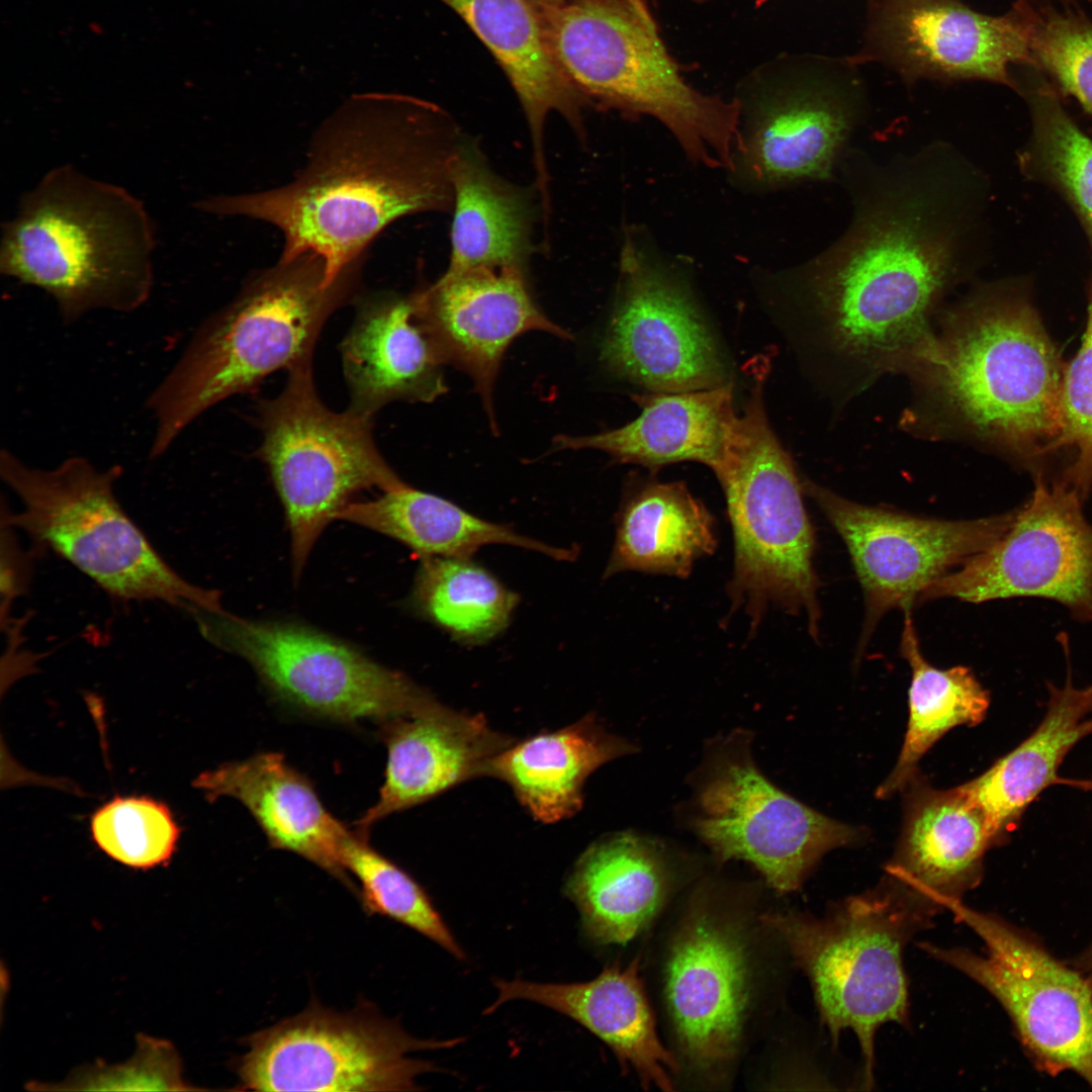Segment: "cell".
Masks as SVG:
<instances>
[{
	"instance_id": "obj_1",
	"label": "cell",
	"mask_w": 1092,
	"mask_h": 1092,
	"mask_svg": "<svg viewBox=\"0 0 1092 1092\" xmlns=\"http://www.w3.org/2000/svg\"><path fill=\"white\" fill-rule=\"evenodd\" d=\"M462 139L435 104L399 94L355 95L316 128L290 182L210 196L196 207L270 223L283 236L280 259L314 253L334 282L396 219L452 209L451 167Z\"/></svg>"
},
{
	"instance_id": "obj_2",
	"label": "cell",
	"mask_w": 1092,
	"mask_h": 1092,
	"mask_svg": "<svg viewBox=\"0 0 1092 1092\" xmlns=\"http://www.w3.org/2000/svg\"><path fill=\"white\" fill-rule=\"evenodd\" d=\"M1066 366L1025 284L986 287L945 310L927 357L909 374L907 430L966 440L1043 474L1060 450Z\"/></svg>"
},
{
	"instance_id": "obj_3",
	"label": "cell",
	"mask_w": 1092,
	"mask_h": 1092,
	"mask_svg": "<svg viewBox=\"0 0 1092 1092\" xmlns=\"http://www.w3.org/2000/svg\"><path fill=\"white\" fill-rule=\"evenodd\" d=\"M936 218L922 195L890 198L812 266L810 305L846 390L910 374L930 351L959 243L957 225Z\"/></svg>"
},
{
	"instance_id": "obj_4",
	"label": "cell",
	"mask_w": 1092,
	"mask_h": 1092,
	"mask_svg": "<svg viewBox=\"0 0 1092 1092\" xmlns=\"http://www.w3.org/2000/svg\"><path fill=\"white\" fill-rule=\"evenodd\" d=\"M362 262L335 282L328 280L325 261L311 252L279 258L249 276L235 298L203 322L149 395L146 407L155 421L150 458L163 456L216 403L311 359L328 318L359 296Z\"/></svg>"
},
{
	"instance_id": "obj_5",
	"label": "cell",
	"mask_w": 1092,
	"mask_h": 1092,
	"mask_svg": "<svg viewBox=\"0 0 1092 1092\" xmlns=\"http://www.w3.org/2000/svg\"><path fill=\"white\" fill-rule=\"evenodd\" d=\"M155 246L141 199L64 164L24 192L3 224L0 271L47 292L72 324L93 310L143 306L154 286Z\"/></svg>"
},
{
	"instance_id": "obj_6",
	"label": "cell",
	"mask_w": 1092,
	"mask_h": 1092,
	"mask_svg": "<svg viewBox=\"0 0 1092 1092\" xmlns=\"http://www.w3.org/2000/svg\"><path fill=\"white\" fill-rule=\"evenodd\" d=\"M538 10L555 62L587 102L650 115L693 161L733 168L738 98L703 94L686 82L646 0H566Z\"/></svg>"
},
{
	"instance_id": "obj_7",
	"label": "cell",
	"mask_w": 1092,
	"mask_h": 1092,
	"mask_svg": "<svg viewBox=\"0 0 1092 1092\" xmlns=\"http://www.w3.org/2000/svg\"><path fill=\"white\" fill-rule=\"evenodd\" d=\"M122 467L96 468L81 456L54 468L26 464L9 449L0 452V475L17 495V513L2 510L1 522L23 531L122 601H159L194 614L219 612L220 594L191 583L158 553L127 516L114 488Z\"/></svg>"
},
{
	"instance_id": "obj_8",
	"label": "cell",
	"mask_w": 1092,
	"mask_h": 1092,
	"mask_svg": "<svg viewBox=\"0 0 1092 1092\" xmlns=\"http://www.w3.org/2000/svg\"><path fill=\"white\" fill-rule=\"evenodd\" d=\"M940 908L908 889L878 890L843 900L823 917L775 913L763 922L783 939L808 977L832 1041L851 1029L862 1060V1085L875 1081L881 1025L909 1022L903 949Z\"/></svg>"
},
{
	"instance_id": "obj_9",
	"label": "cell",
	"mask_w": 1092,
	"mask_h": 1092,
	"mask_svg": "<svg viewBox=\"0 0 1092 1092\" xmlns=\"http://www.w3.org/2000/svg\"><path fill=\"white\" fill-rule=\"evenodd\" d=\"M764 374L760 369L743 414L732 419L713 469L733 533L734 569L728 588L733 606L744 608L753 627L774 605L806 614L816 638L820 608L815 535L802 497L803 482L767 421Z\"/></svg>"
},
{
	"instance_id": "obj_10",
	"label": "cell",
	"mask_w": 1092,
	"mask_h": 1092,
	"mask_svg": "<svg viewBox=\"0 0 1092 1092\" xmlns=\"http://www.w3.org/2000/svg\"><path fill=\"white\" fill-rule=\"evenodd\" d=\"M258 415L262 442L257 455L283 506L293 576L298 579L326 527L357 492L388 491L404 481L377 448L373 418L324 404L313 381L312 358L288 369L284 388L262 400Z\"/></svg>"
},
{
	"instance_id": "obj_11",
	"label": "cell",
	"mask_w": 1092,
	"mask_h": 1092,
	"mask_svg": "<svg viewBox=\"0 0 1092 1092\" xmlns=\"http://www.w3.org/2000/svg\"><path fill=\"white\" fill-rule=\"evenodd\" d=\"M193 617L204 639L244 658L276 701L301 715L379 724L442 706L403 673L309 626L250 620L224 610H200Z\"/></svg>"
},
{
	"instance_id": "obj_12",
	"label": "cell",
	"mask_w": 1092,
	"mask_h": 1092,
	"mask_svg": "<svg viewBox=\"0 0 1092 1092\" xmlns=\"http://www.w3.org/2000/svg\"><path fill=\"white\" fill-rule=\"evenodd\" d=\"M461 1037L420 1039L369 1002L336 1011L313 1001L300 1013L245 1040L237 1060L240 1090L413 1091L417 1078L436 1071L414 1052L452 1048Z\"/></svg>"
},
{
	"instance_id": "obj_13",
	"label": "cell",
	"mask_w": 1092,
	"mask_h": 1092,
	"mask_svg": "<svg viewBox=\"0 0 1092 1092\" xmlns=\"http://www.w3.org/2000/svg\"><path fill=\"white\" fill-rule=\"evenodd\" d=\"M984 942L985 953L930 942L918 946L962 972L1003 1006L1040 1068L1072 1071L1092 1087V983L993 914L961 899L940 903Z\"/></svg>"
},
{
	"instance_id": "obj_14",
	"label": "cell",
	"mask_w": 1092,
	"mask_h": 1092,
	"mask_svg": "<svg viewBox=\"0 0 1092 1092\" xmlns=\"http://www.w3.org/2000/svg\"><path fill=\"white\" fill-rule=\"evenodd\" d=\"M691 827L719 861L749 862L783 894L798 890L828 850L856 838L851 827L771 784L737 735L705 763Z\"/></svg>"
},
{
	"instance_id": "obj_15",
	"label": "cell",
	"mask_w": 1092,
	"mask_h": 1092,
	"mask_svg": "<svg viewBox=\"0 0 1092 1092\" xmlns=\"http://www.w3.org/2000/svg\"><path fill=\"white\" fill-rule=\"evenodd\" d=\"M854 67L783 55L755 68L737 97L746 121L733 169L760 187L827 178L851 121Z\"/></svg>"
},
{
	"instance_id": "obj_16",
	"label": "cell",
	"mask_w": 1092,
	"mask_h": 1092,
	"mask_svg": "<svg viewBox=\"0 0 1092 1092\" xmlns=\"http://www.w3.org/2000/svg\"><path fill=\"white\" fill-rule=\"evenodd\" d=\"M1083 506L1064 483L1035 477L1007 531L961 569L932 582L919 602L1039 598L1059 603L1078 622L1092 623V524Z\"/></svg>"
},
{
	"instance_id": "obj_17",
	"label": "cell",
	"mask_w": 1092,
	"mask_h": 1092,
	"mask_svg": "<svg viewBox=\"0 0 1092 1092\" xmlns=\"http://www.w3.org/2000/svg\"><path fill=\"white\" fill-rule=\"evenodd\" d=\"M803 488L844 541L861 584L859 649L887 612L911 610L932 582L992 546L1015 515L1013 510L975 520L928 519L856 504L808 479Z\"/></svg>"
},
{
	"instance_id": "obj_18",
	"label": "cell",
	"mask_w": 1092,
	"mask_h": 1092,
	"mask_svg": "<svg viewBox=\"0 0 1092 1092\" xmlns=\"http://www.w3.org/2000/svg\"><path fill=\"white\" fill-rule=\"evenodd\" d=\"M846 59L880 63L907 82L984 80L1019 91L1010 66L1034 68L1015 2L993 16L962 0H868L863 44Z\"/></svg>"
},
{
	"instance_id": "obj_19",
	"label": "cell",
	"mask_w": 1092,
	"mask_h": 1092,
	"mask_svg": "<svg viewBox=\"0 0 1092 1092\" xmlns=\"http://www.w3.org/2000/svg\"><path fill=\"white\" fill-rule=\"evenodd\" d=\"M617 301L601 343L616 375L652 392L727 384L716 343L686 288L632 241L621 253Z\"/></svg>"
},
{
	"instance_id": "obj_20",
	"label": "cell",
	"mask_w": 1092,
	"mask_h": 1092,
	"mask_svg": "<svg viewBox=\"0 0 1092 1092\" xmlns=\"http://www.w3.org/2000/svg\"><path fill=\"white\" fill-rule=\"evenodd\" d=\"M411 297L418 320L444 363L466 372L473 380L493 430V387L511 343L531 331L564 340L571 338L537 306L525 268L446 270L436 282Z\"/></svg>"
},
{
	"instance_id": "obj_21",
	"label": "cell",
	"mask_w": 1092,
	"mask_h": 1092,
	"mask_svg": "<svg viewBox=\"0 0 1092 1092\" xmlns=\"http://www.w3.org/2000/svg\"><path fill=\"white\" fill-rule=\"evenodd\" d=\"M748 987L739 932L706 911L690 915L671 942L664 991L680 1046L699 1068H718L734 1058Z\"/></svg>"
},
{
	"instance_id": "obj_22",
	"label": "cell",
	"mask_w": 1092,
	"mask_h": 1092,
	"mask_svg": "<svg viewBox=\"0 0 1092 1092\" xmlns=\"http://www.w3.org/2000/svg\"><path fill=\"white\" fill-rule=\"evenodd\" d=\"M379 726L387 759L378 799L356 821L355 831L365 836L387 816L472 778L486 777L490 760L513 743L481 715L444 705L424 715L383 721Z\"/></svg>"
},
{
	"instance_id": "obj_23",
	"label": "cell",
	"mask_w": 1092,
	"mask_h": 1092,
	"mask_svg": "<svg viewBox=\"0 0 1092 1092\" xmlns=\"http://www.w3.org/2000/svg\"><path fill=\"white\" fill-rule=\"evenodd\" d=\"M351 411L373 416L395 401L431 402L445 393L444 361L418 320L411 295H359L340 345Z\"/></svg>"
},
{
	"instance_id": "obj_24",
	"label": "cell",
	"mask_w": 1092,
	"mask_h": 1092,
	"mask_svg": "<svg viewBox=\"0 0 1092 1092\" xmlns=\"http://www.w3.org/2000/svg\"><path fill=\"white\" fill-rule=\"evenodd\" d=\"M194 786L208 800L228 796L240 801L271 847L305 858L358 896L342 860L352 831L328 811L310 782L281 753L261 752L224 763L203 772Z\"/></svg>"
},
{
	"instance_id": "obj_25",
	"label": "cell",
	"mask_w": 1092,
	"mask_h": 1092,
	"mask_svg": "<svg viewBox=\"0 0 1092 1092\" xmlns=\"http://www.w3.org/2000/svg\"><path fill=\"white\" fill-rule=\"evenodd\" d=\"M491 1013L512 1000H527L581 1024L602 1039L623 1067L631 1068L646 1088L673 1089L677 1065L656 1031L655 1019L639 977V959L626 968L606 967L595 979L579 983H537L497 980Z\"/></svg>"
},
{
	"instance_id": "obj_26",
	"label": "cell",
	"mask_w": 1092,
	"mask_h": 1092,
	"mask_svg": "<svg viewBox=\"0 0 1092 1092\" xmlns=\"http://www.w3.org/2000/svg\"><path fill=\"white\" fill-rule=\"evenodd\" d=\"M472 29L495 58L524 110L533 148L536 185L549 186L544 127L552 112L581 134L587 102L571 85L549 49L540 11L530 0H441Z\"/></svg>"
},
{
	"instance_id": "obj_27",
	"label": "cell",
	"mask_w": 1092,
	"mask_h": 1092,
	"mask_svg": "<svg viewBox=\"0 0 1092 1092\" xmlns=\"http://www.w3.org/2000/svg\"><path fill=\"white\" fill-rule=\"evenodd\" d=\"M668 873L659 846L633 832L594 842L575 862L565 895L582 929L602 945L624 944L652 921L666 897Z\"/></svg>"
},
{
	"instance_id": "obj_28",
	"label": "cell",
	"mask_w": 1092,
	"mask_h": 1092,
	"mask_svg": "<svg viewBox=\"0 0 1092 1092\" xmlns=\"http://www.w3.org/2000/svg\"><path fill=\"white\" fill-rule=\"evenodd\" d=\"M641 415L628 425L590 436L559 435L558 450L594 449L616 461L650 468L696 461L712 470L720 461L736 415L731 384L695 391L638 395Z\"/></svg>"
},
{
	"instance_id": "obj_29",
	"label": "cell",
	"mask_w": 1092,
	"mask_h": 1092,
	"mask_svg": "<svg viewBox=\"0 0 1092 1092\" xmlns=\"http://www.w3.org/2000/svg\"><path fill=\"white\" fill-rule=\"evenodd\" d=\"M636 748L587 716L560 730L512 743L489 762L486 777L507 783L531 815L545 823L573 816L586 779Z\"/></svg>"
},
{
	"instance_id": "obj_30",
	"label": "cell",
	"mask_w": 1092,
	"mask_h": 1092,
	"mask_svg": "<svg viewBox=\"0 0 1092 1092\" xmlns=\"http://www.w3.org/2000/svg\"><path fill=\"white\" fill-rule=\"evenodd\" d=\"M993 840L981 810L959 788L923 794L912 806L901 848L889 872L900 885L941 909L980 877Z\"/></svg>"
},
{
	"instance_id": "obj_31",
	"label": "cell",
	"mask_w": 1092,
	"mask_h": 1092,
	"mask_svg": "<svg viewBox=\"0 0 1092 1092\" xmlns=\"http://www.w3.org/2000/svg\"><path fill=\"white\" fill-rule=\"evenodd\" d=\"M453 220L447 270L527 267L533 210L528 195L497 176L463 138L451 167Z\"/></svg>"
},
{
	"instance_id": "obj_32",
	"label": "cell",
	"mask_w": 1092,
	"mask_h": 1092,
	"mask_svg": "<svg viewBox=\"0 0 1092 1092\" xmlns=\"http://www.w3.org/2000/svg\"><path fill=\"white\" fill-rule=\"evenodd\" d=\"M1043 720L1023 742L960 789L981 810L992 838L1001 834L1049 785L1082 738L1092 734V686H1049Z\"/></svg>"
},
{
	"instance_id": "obj_33",
	"label": "cell",
	"mask_w": 1092,
	"mask_h": 1092,
	"mask_svg": "<svg viewBox=\"0 0 1092 1092\" xmlns=\"http://www.w3.org/2000/svg\"><path fill=\"white\" fill-rule=\"evenodd\" d=\"M717 547L714 518L680 482H651L633 490L616 518L604 577L639 571L688 577Z\"/></svg>"
},
{
	"instance_id": "obj_34",
	"label": "cell",
	"mask_w": 1092,
	"mask_h": 1092,
	"mask_svg": "<svg viewBox=\"0 0 1092 1092\" xmlns=\"http://www.w3.org/2000/svg\"><path fill=\"white\" fill-rule=\"evenodd\" d=\"M337 519L393 538L422 558H470L478 549L491 544L521 547L557 560H572L576 555L574 549L551 546L521 535L405 482L382 491L374 499L351 502Z\"/></svg>"
},
{
	"instance_id": "obj_35",
	"label": "cell",
	"mask_w": 1092,
	"mask_h": 1092,
	"mask_svg": "<svg viewBox=\"0 0 1092 1092\" xmlns=\"http://www.w3.org/2000/svg\"><path fill=\"white\" fill-rule=\"evenodd\" d=\"M904 613L900 651L912 670L910 715L898 762L878 790L880 797L901 789L918 760L946 731L962 724H979L989 707L988 692L970 668L960 665L939 669L927 662L920 650L911 610Z\"/></svg>"
},
{
	"instance_id": "obj_36",
	"label": "cell",
	"mask_w": 1092,
	"mask_h": 1092,
	"mask_svg": "<svg viewBox=\"0 0 1092 1092\" xmlns=\"http://www.w3.org/2000/svg\"><path fill=\"white\" fill-rule=\"evenodd\" d=\"M415 610L466 645H480L500 634L519 603L470 558L423 557L412 594Z\"/></svg>"
},
{
	"instance_id": "obj_37",
	"label": "cell",
	"mask_w": 1092,
	"mask_h": 1092,
	"mask_svg": "<svg viewBox=\"0 0 1092 1092\" xmlns=\"http://www.w3.org/2000/svg\"><path fill=\"white\" fill-rule=\"evenodd\" d=\"M1026 96L1032 134L1022 163L1066 199L1092 249V140L1067 113L1049 83H1032Z\"/></svg>"
},
{
	"instance_id": "obj_38",
	"label": "cell",
	"mask_w": 1092,
	"mask_h": 1092,
	"mask_svg": "<svg viewBox=\"0 0 1092 1092\" xmlns=\"http://www.w3.org/2000/svg\"><path fill=\"white\" fill-rule=\"evenodd\" d=\"M343 866L358 883V899L370 915L401 923L431 939L454 958L465 952L426 891L405 871L373 848L367 836L352 831L342 852Z\"/></svg>"
},
{
	"instance_id": "obj_39",
	"label": "cell",
	"mask_w": 1092,
	"mask_h": 1092,
	"mask_svg": "<svg viewBox=\"0 0 1092 1092\" xmlns=\"http://www.w3.org/2000/svg\"><path fill=\"white\" fill-rule=\"evenodd\" d=\"M1034 69L1092 115V21L1074 0H1017Z\"/></svg>"
},
{
	"instance_id": "obj_40",
	"label": "cell",
	"mask_w": 1092,
	"mask_h": 1092,
	"mask_svg": "<svg viewBox=\"0 0 1092 1092\" xmlns=\"http://www.w3.org/2000/svg\"><path fill=\"white\" fill-rule=\"evenodd\" d=\"M92 836L113 859L135 869H149L169 860L179 829L162 803L142 798H116L95 812Z\"/></svg>"
},
{
	"instance_id": "obj_41",
	"label": "cell",
	"mask_w": 1092,
	"mask_h": 1092,
	"mask_svg": "<svg viewBox=\"0 0 1092 1092\" xmlns=\"http://www.w3.org/2000/svg\"><path fill=\"white\" fill-rule=\"evenodd\" d=\"M1060 450L1068 461L1057 480L1075 490L1083 502L1092 498V276L1088 312L1079 350L1065 368Z\"/></svg>"
},
{
	"instance_id": "obj_42",
	"label": "cell",
	"mask_w": 1092,
	"mask_h": 1092,
	"mask_svg": "<svg viewBox=\"0 0 1092 1092\" xmlns=\"http://www.w3.org/2000/svg\"><path fill=\"white\" fill-rule=\"evenodd\" d=\"M138 1046L125 1063L82 1068L50 1090H193L182 1077L179 1055L172 1043L138 1035ZM48 1089V1090H49Z\"/></svg>"
},
{
	"instance_id": "obj_43",
	"label": "cell",
	"mask_w": 1092,
	"mask_h": 1092,
	"mask_svg": "<svg viewBox=\"0 0 1092 1092\" xmlns=\"http://www.w3.org/2000/svg\"><path fill=\"white\" fill-rule=\"evenodd\" d=\"M1079 967L1088 976L1087 978L1092 983V945L1086 950V952L1080 958Z\"/></svg>"
},
{
	"instance_id": "obj_44",
	"label": "cell",
	"mask_w": 1092,
	"mask_h": 1092,
	"mask_svg": "<svg viewBox=\"0 0 1092 1092\" xmlns=\"http://www.w3.org/2000/svg\"><path fill=\"white\" fill-rule=\"evenodd\" d=\"M1056 784L1069 785L1078 789L1092 792V779L1089 780H1065L1058 778Z\"/></svg>"
},
{
	"instance_id": "obj_45",
	"label": "cell",
	"mask_w": 1092,
	"mask_h": 1092,
	"mask_svg": "<svg viewBox=\"0 0 1092 1092\" xmlns=\"http://www.w3.org/2000/svg\"><path fill=\"white\" fill-rule=\"evenodd\" d=\"M538 9L558 6L566 0H530Z\"/></svg>"
},
{
	"instance_id": "obj_46",
	"label": "cell",
	"mask_w": 1092,
	"mask_h": 1092,
	"mask_svg": "<svg viewBox=\"0 0 1092 1092\" xmlns=\"http://www.w3.org/2000/svg\"><path fill=\"white\" fill-rule=\"evenodd\" d=\"M691 1H693L694 3H697V4H704V3L712 2V1H715V0H691Z\"/></svg>"
},
{
	"instance_id": "obj_47",
	"label": "cell",
	"mask_w": 1092,
	"mask_h": 1092,
	"mask_svg": "<svg viewBox=\"0 0 1092 1092\" xmlns=\"http://www.w3.org/2000/svg\"><path fill=\"white\" fill-rule=\"evenodd\" d=\"M646 1L648 2L649 0H646Z\"/></svg>"
},
{
	"instance_id": "obj_48",
	"label": "cell",
	"mask_w": 1092,
	"mask_h": 1092,
	"mask_svg": "<svg viewBox=\"0 0 1092 1092\" xmlns=\"http://www.w3.org/2000/svg\"><path fill=\"white\" fill-rule=\"evenodd\" d=\"M1089 1H1092V0H1089Z\"/></svg>"
}]
</instances>
